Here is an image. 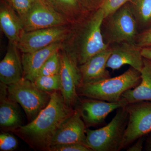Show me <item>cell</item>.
I'll return each mask as SVG.
<instances>
[{"label":"cell","instance_id":"1","mask_svg":"<svg viewBox=\"0 0 151 151\" xmlns=\"http://www.w3.org/2000/svg\"><path fill=\"white\" fill-rule=\"evenodd\" d=\"M74 111L64 102L60 91H55L48 105L35 119L12 132L34 150L49 151L57 131Z\"/></svg>","mask_w":151,"mask_h":151},{"label":"cell","instance_id":"2","mask_svg":"<svg viewBox=\"0 0 151 151\" xmlns=\"http://www.w3.org/2000/svg\"><path fill=\"white\" fill-rule=\"evenodd\" d=\"M104 18V12L100 8L72 26L70 47L68 49L76 58L78 65L109 47L102 35L101 26Z\"/></svg>","mask_w":151,"mask_h":151},{"label":"cell","instance_id":"3","mask_svg":"<svg viewBox=\"0 0 151 151\" xmlns=\"http://www.w3.org/2000/svg\"><path fill=\"white\" fill-rule=\"evenodd\" d=\"M141 80L140 72L130 67L116 77L82 84L77 88V92L87 98L116 102L122 99L124 92L137 86Z\"/></svg>","mask_w":151,"mask_h":151},{"label":"cell","instance_id":"4","mask_svg":"<svg viewBox=\"0 0 151 151\" xmlns=\"http://www.w3.org/2000/svg\"><path fill=\"white\" fill-rule=\"evenodd\" d=\"M127 106L118 108L114 118L105 127L96 130L86 129V145L92 151H119L123 149L129 120Z\"/></svg>","mask_w":151,"mask_h":151},{"label":"cell","instance_id":"5","mask_svg":"<svg viewBox=\"0 0 151 151\" xmlns=\"http://www.w3.org/2000/svg\"><path fill=\"white\" fill-rule=\"evenodd\" d=\"M101 30L104 42L109 46L124 42L135 43L139 33L129 3L104 18Z\"/></svg>","mask_w":151,"mask_h":151},{"label":"cell","instance_id":"6","mask_svg":"<svg viewBox=\"0 0 151 151\" xmlns=\"http://www.w3.org/2000/svg\"><path fill=\"white\" fill-rule=\"evenodd\" d=\"M7 91L9 98L22 106L29 122L47 106L52 93L40 90L33 82L24 77L7 85Z\"/></svg>","mask_w":151,"mask_h":151},{"label":"cell","instance_id":"7","mask_svg":"<svg viewBox=\"0 0 151 151\" xmlns=\"http://www.w3.org/2000/svg\"><path fill=\"white\" fill-rule=\"evenodd\" d=\"M60 92L65 103L73 108L79 103L77 88L81 83L78 60L68 49L61 52Z\"/></svg>","mask_w":151,"mask_h":151},{"label":"cell","instance_id":"8","mask_svg":"<svg viewBox=\"0 0 151 151\" xmlns=\"http://www.w3.org/2000/svg\"><path fill=\"white\" fill-rule=\"evenodd\" d=\"M21 19L25 32L65 26L71 24L66 17L44 0H34L31 8Z\"/></svg>","mask_w":151,"mask_h":151},{"label":"cell","instance_id":"9","mask_svg":"<svg viewBox=\"0 0 151 151\" xmlns=\"http://www.w3.org/2000/svg\"><path fill=\"white\" fill-rule=\"evenodd\" d=\"M129 120L125 131L123 148L151 132V101L128 104Z\"/></svg>","mask_w":151,"mask_h":151},{"label":"cell","instance_id":"10","mask_svg":"<svg viewBox=\"0 0 151 151\" xmlns=\"http://www.w3.org/2000/svg\"><path fill=\"white\" fill-rule=\"evenodd\" d=\"M72 30L60 26L25 32L16 44L17 47L23 53L33 52L70 37Z\"/></svg>","mask_w":151,"mask_h":151},{"label":"cell","instance_id":"11","mask_svg":"<svg viewBox=\"0 0 151 151\" xmlns=\"http://www.w3.org/2000/svg\"><path fill=\"white\" fill-rule=\"evenodd\" d=\"M77 109L86 127H94L102 124L107 116L112 111L128 105L127 101L122 98L116 102H109L88 98L80 100Z\"/></svg>","mask_w":151,"mask_h":151},{"label":"cell","instance_id":"12","mask_svg":"<svg viewBox=\"0 0 151 151\" xmlns=\"http://www.w3.org/2000/svg\"><path fill=\"white\" fill-rule=\"evenodd\" d=\"M111 53L107 63V67L113 70L129 65L140 72L143 65L142 48L134 42H124L109 45Z\"/></svg>","mask_w":151,"mask_h":151},{"label":"cell","instance_id":"13","mask_svg":"<svg viewBox=\"0 0 151 151\" xmlns=\"http://www.w3.org/2000/svg\"><path fill=\"white\" fill-rule=\"evenodd\" d=\"M86 127L77 108L61 124L54 135L51 146L68 143H79L86 145Z\"/></svg>","mask_w":151,"mask_h":151},{"label":"cell","instance_id":"14","mask_svg":"<svg viewBox=\"0 0 151 151\" xmlns=\"http://www.w3.org/2000/svg\"><path fill=\"white\" fill-rule=\"evenodd\" d=\"M111 53V49L109 46L105 50L93 55L84 64L79 65L81 76L80 85L111 78L110 72L107 69V63Z\"/></svg>","mask_w":151,"mask_h":151},{"label":"cell","instance_id":"15","mask_svg":"<svg viewBox=\"0 0 151 151\" xmlns=\"http://www.w3.org/2000/svg\"><path fill=\"white\" fill-rule=\"evenodd\" d=\"M19 51L16 43L9 42L6 53L0 62L1 83L8 85L23 78V68Z\"/></svg>","mask_w":151,"mask_h":151},{"label":"cell","instance_id":"16","mask_svg":"<svg viewBox=\"0 0 151 151\" xmlns=\"http://www.w3.org/2000/svg\"><path fill=\"white\" fill-rule=\"evenodd\" d=\"M62 47L61 42H58L37 51L23 53L21 58L24 78L34 82L45 61L52 55L60 50Z\"/></svg>","mask_w":151,"mask_h":151},{"label":"cell","instance_id":"17","mask_svg":"<svg viewBox=\"0 0 151 151\" xmlns=\"http://www.w3.org/2000/svg\"><path fill=\"white\" fill-rule=\"evenodd\" d=\"M0 26L9 42L15 43L18 42L25 32L21 19L5 0L1 2Z\"/></svg>","mask_w":151,"mask_h":151},{"label":"cell","instance_id":"18","mask_svg":"<svg viewBox=\"0 0 151 151\" xmlns=\"http://www.w3.org/2000/svg\"><path fill=\"white\" fill-rule=\"evenodd\" d=\"M0 87V126L12 131L22 126L20 112L18 103L9 97L7 85L1 82Z\"/></svg>","mask_w":151,"mask_h":151},{"label":"cell","instance_id":"19","mask_svg":"<svg viewBox=\"0 0 151 151\" xmlns=\"http://www.w3.org/2000/svg\"><path fill=\"white\" fill-rule=\"evenodd\" d=\"M144 65L140 71V83L134 88L128 89L122 95L129 104L151 101V60L143 58Z\"/></svg>","mask_w":151,"mask_h":151},{"label":"cell","instance_id":"20","mask_svg":"<svg viewBox=\"0 0 151 151\" xmlns=\"http://www.w3.org/2000/svg\"><path fill=\"white\" fill-rule=\"evenodd\" d=\"M60 13L67 18L71 25L80 22L91 12L84 10L78 0H44Z\"/></svg>","mask_w":151,"mask_h":151},{"label":"cell","instance_id":"21","mask_svg":"<svg viewBox=\"0 0 151 151\" xmlns=\"http://www.w3.org/2000/svg\"><path fill=\"white\" fill-rule=\"evenodd\" d=\"M139 33L151 27V0H131L129 3Z\"/></svg>","mask_w":151,"mask_h":151},{"label":"cell","instance_id":"22","mask_svg":"<svg viewBox=\"0 0 151 151\" xmlns=\"http://www.w3.org/2000/svg\"><path fill=\"white\" fill-rule=\"evenodd\" d=\"M33 82L38 89L44 92L50 93L60 91L61 81L60 73L38 76Z\"/></svg>","mask_w":151,"mask_h":151},{"label":"cell","instance_id":"23","mask_svg":"<svg viewBox=\"0 0 151 151\" xmlns=\"http://www.w3.org/2000/svg\"><path fill=\"white\" fill-rule=\"evenodd\" d=\"M58 50L52 55L41 67L38 76L59 74L61 68V53Z\"/></svg>","mask_w":151,"mask_h":151},{"label":"cell","instance_id":"24","mask_svg":"<svg viewBox=\"0 0 151 151\" xmlns=\"http://www.w3.org/2000/svg\"><path fill=\"white\" fill-rule=\"evenodd\" d=\"M16 12L21 19L27 13L32 6L34 0H5Z\"/></svg>","mask_w":151,"mask_h":151},{"label":"cell","instance_id":"25","mask_svg":"<svg viewBox=\"0 0 151 151\" xmlns=\"http://www.w3.org/2000/svg\"><path fill=\"white\" fill-rule=\"evenodd\" d=\"M18 143L14 137L9 133H1L0 134V150L12 151L17 147Z\"/></svg>","mask_w":151,"mask_h":151},{"label":"cell","instance_id":"26","mask_svg":"<svg viewBox=\"0 0 151 151\" xmlns=\"http://www.w3.org/2000/svg\"><path fill=\"white\" fill-rule=\"evenodd\" d=\"M131 0H104L101 8L104 14V18L118 10Z\"/></svg>","mask_w":151,"mask_h":151},{"label":"cell","instance_id":"27","mask_svg":"<svg viewBox=\"0 0 151 151\" xmlns=\"http://www.w3.org/2000/svg\"><path fill=\"white\" fill-rule=\"evenodd\" d=\"M49 151H92L89 147L79 143H68L52 146Z\"/></svg>","mask_w":151,"mask_h":151},{"label":"cell","instance_id":"28","mask_svg":"<svg viewBox=\"0 0 151 151\" xmlns=\"http://www.w3.org/2000/svg\"><path fill=\"white\" fill-rule=\"evenodd\" d=\"M135 43L141 48L151 46V27L138 34Z\"/></svg>","mask_w":151,"mask_h":151},{"label":"cell","instance_id":"29","mask_svg":"<svg viewBox=\"0 0 151 151\" xmlns=\"http://www.w3.org/2000/svg\"><path fill=\"white\" fill-rule=\"evenodd\" d=\"M80 5L87 12H93L101 8L104 0H78Z\"/></svg>","mask_w":151,"mask_h":151},{"label":"cell","instance_id":"30","mask_svg":"<svg viewBox=\"0 0 151 151\" xmlns=\"http://www.w3.org/2000/svg\"><path fill=\"white\" fill-rule=\"evenodd\" d=\"M143 137L139 138L137 140V142L133 145L129 147L127 151H142L143 148V143H144Z\"/></svg>","mask_w":151,"mask_h":151},{"label":"cell","instance_id":"31","mask_svg":"<svg viewBox=\"0 0 151 151\" xmlns=\"http://www.w3.org/2000/svg\"><path fill=\"white\" fill-rule=\"evenodd\" d=\"M142 54L143 57L151 60V46L142 48Z\"/></svg>","mask_w":151,"mask_h":151},{"label":"cell","instance_id":"32","mask_svg":"<svg viewBox=\"0 0 151 151\" xmlns=\"http://www.w3.org/2000/svg\"><path fill=\"white\" fill-rule=\"evenodd\" d=\"M146 150L151 151V134L149 136L147 139L146 145Z\"/></svg>","mask_w":151,"mask_h":151}]
</instances>
